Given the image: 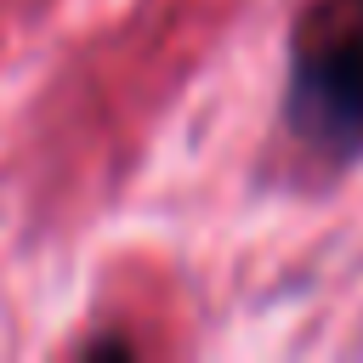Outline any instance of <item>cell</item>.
<instances>
[{"mask_svg": "<svg viewBox=\"0 0 363 363\" xmlns=\"http://www.w3.org/2000/svg\"><path fill=\"white\" fill-rule=\"evenodd\" d=\"M278 130L323 176L363 164V0L301 6L289 28Z\"/></svg>", "mask_w": 363, "mask_h": 363, "instance_id": "cell-1", "label": "cell"}]
</instances>
